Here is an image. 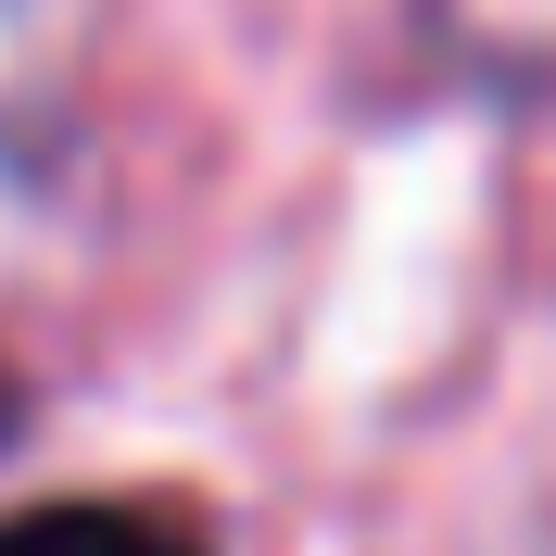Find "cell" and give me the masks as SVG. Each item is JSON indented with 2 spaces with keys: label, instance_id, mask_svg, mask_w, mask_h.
Masks as SVG:
<instances>
[{
  "label": "cell",
  "instance_id": "1",
  "mask_svg": "<svg viewBox=\"0 0 556 556\" xmlns=\"http://www.w3.org/2000/svg\"><path fill=\"white\" fill-rule=\"evenodd\" d=\"M0 556H203V544L152 506H38L0 531Z\"/></svg>",
  "mask_w": 556,
  "mask_h": 556
}]
</instances>
